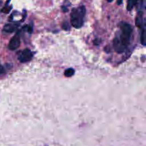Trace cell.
I'll return each mask as SVG.
<instances>
[{
	"mask_svg": "<svg viewBox=\"0 0 146 146\" xmlns=\"http://www.w3.org/2000/svg\"><path fill=\"white\" fill-rule=\"evenodd\" d=\"M107 1H108V2H112V1H113V0H107Z\"/></svg>",
	"mask_w": 146,
	"mask_h": 146,
	"instance_id": "cell-12",
	"label": "cell"
},
{
	"mask_svg": "<svg viewBox=\"0 0 146 146\" xmlns=\"http://www.w3.org/2000/svg\"><path fill=\"white\" fill-rule=\"evenodd\" d=\"M122 4V0H118V5H121Z\"/></svg>",
	"mask_w": 146,
	"mask_h": 146,
	"instance_id": "cell-11",
	"label": "cell"
},
{
	"mask_svg": "<svg viewBox=\"0 0 146 146\" xmlns=\"http://www.w3.org/2000/svg\"><path fill=\"white\" fill-rule=\"evenodd\" d=\"M86 14V8L84 6L75 8L71 14V23L75 28H81L84 24V19Z\"/></svg>",
	"mask_w": 146,
	"mask_h": 146,
	"instance_id": "cell-2",
	"label": "cell"
},
{
	"mask_svg": "<svg viewBox=\"0 0 146 146\" xmlns=\"http://www.w3.org/2000/svg\"><path fill=\"white\" fill-rule=\"evenodd\" d=\"M33 57V54L29 49H25L19 54L18 57V60L21 62H27L30 61Z\"/></svg>",
	"mask_w": 146,
	"mask_h": 146,
	"instance_id": "cell-3",
	"label": "cell"
},
{
	"mask_svg": "<svg viewBox=\"0 0 146 146\" xmlns=\"http://www.w3.org/2000/svg\"><path fill=\"white\" fill-rule=\"evenodd\" d=\"M4 67H3L2 65H1V64H0V74H3V73H4Z\"/></svg>",
	"mask_w": 146,
	"mask_h": 146,
	"instance_id": "cell-10",
	"label": "cell"
},
{
	"mask_svg": "<svg viewBox=\"0 0 146 146\" xmlns=\"http://www.w3.org/2000/svg\"><path fill=\"white\" fill-rule=\"evenodd\" d=\"M137 1H138V0H128L127 9H128V11H131V10H132V9L133 8L134 6L137 4Z\"/></svg>",
	"mask_w": 146,
	"mask_h": 146,
	"instance_id": "cell-6",
	"label": "cell"
},
{
	"mask_svg": "<svg viewBox=\"0 0 146 146\" xmlns=\"http://www.w3.org/2000/svg\"><path fill=\"white\" fill-rule=\"evenodd\" d=\"M10 9H11V7H4V8H3L2 9H1V11L4 13H8L9 11H10Z\"/></svg>",
	"mask_w": 146,
	"mask_h": 146,
	"instance_id": "cell-9",
	"label": "cell"
},
{
	"mask_svg": "<svg viewBox=\"0 0 146 146\" xmlns=\"http://www.w3.org/2000/svg\"><path fill=\"white\" fill-rule=\"evenodd\" d=\"M141 41L143 45H145V28L143 29L142 33H141Z\"/></svg>",
	"mask_w": 146,
	"mask_h": 146,
	"instance_id": "cell-8",
	"label": "cell"
},
{
	"mask_svg": "<svg viewBox=\"0 0 146 146\" xmlns=\"http://www.w3.org/2000/svg\"><path fill=\"white\" fill-rule=\"evenodd\" d=\"M74 73H75V70H74V69H73V68H68V69H67L66 70L64 74H65L66 77H71V76L74 75Z\"/></svg>",
	"mask_w": 146,
	"mask_h": 146,
	"instance_id": "cell-7",
	"label": "cell"
},
{
	"mask_svg": "<svg viewBox=\"0 0 146 146\" xmlns=\"http://www.w3.org/2000/svg\"><path fill=\"white\" fill-rule=\"evenodd\" d=\"M20 45V37H19V33H17V34L14 36L10 40L9 43L8 47L9 50H17Z\"/></svg>",
	"mask_w": 146,
	"mask_h": 146,
	"instance_id": "cell-4",
	"label": "cell"
},
{
	"mask_svg": "<svg viewBox=\"0 0 146 146\" xmlns=\"http://www.w3.org/2000/svg\"><path fill=\"white\" fill-rule=\"evenodd\" d=\"M133 29L131 24L123 22L121 24V31L115 36L113 47L118 53H122L129 45Z\"/></svg>",
	"mask_w": 146,
	"mask_h": 146,
	"instance_id": "cell-1",
	"label": "cell"
},
{
	"mask_svg": "<svg viewBox=\"0 0 146 146\" xmlns=\"http://www.w3.org/2000/svg\"><path fill=\"white\" fill-rule=\"evenodd\" d=\"M19 24H15V23H13V24H7L4 26V31H7V32H13V31H15V29H17V27H18Z\"/></svg>",
	"mask_w": 146,
	"mask_h": 146,
	"instance_id": "cell-5",
	"label": "cell"
}]
</instances>
